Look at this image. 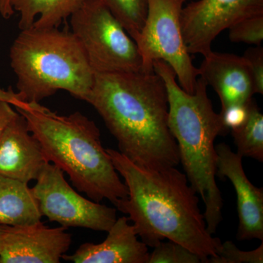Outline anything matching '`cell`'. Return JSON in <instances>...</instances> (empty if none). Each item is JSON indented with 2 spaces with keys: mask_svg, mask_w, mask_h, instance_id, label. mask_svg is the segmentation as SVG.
<instances>
[{
  "mask_svg": "<svg viewBox=\"0 0 263 263\" xmlns=\"http://www.w3.org/2000/svg\"><path fill=\"white\" fill-rule=\"evenodd\" d=\"M86 102L117 140L118 151L133 163L149 170L179 165L167 89L155 71L96 72Z\"/></svg>",
  "mask_w": 263,
  "mask_h": 263,
  "instance_id": "6da1fadb",
  "label": "cell"
},
{
  "mask_svg": "<svg viewBox=\"0 0 263 263\" xmlns=\"http://www.w3.org/2000/svg\"><path fill=\"white\" fill-rule=\"evenodd\" d=\"M114 167L124 179L128 196L116 204L127 214L137 234L148 247L173 240L201 257H214L221 241L207 229L199 197L186 174L177 167L143 168L119 151L107 148Z\"/></svg>",
  "mask_w": 263,
  "mask_h": 263,
  "instance_id": "7a4b0ae2",
  "label": "cell"
},
{
  "mask_svg": "<svg viewBox=\"0 0 263 263\" xmlns=\"http://www.w3.org/2000/svg\"><path fill=\"white\" fill-rule=\"evenodd\" d=\"M27 122L29 131L42 148L48 162L68 175L78 191L93 201L108 200L115 206L128 196L101 141L100 131L81 112L60 115L39 103L15 108Z\"/></svg>",
  "mask_w": 263,
  "mask_h": 263,
  "instance_id": "3957f363",
  "label": "cell"
},
{
  "mask_svg": "<svg viewBox=\"0 0 263 263\" xmlns=\"http://www.w3.org/2000/svg\"><path fill=\"white\" fill-rule=\"evenodd\" d=\"M154 71L163 79L168 95V125L177 143L180 162L190 185L201 197L207 229L216 233L222 219L223 200L216 181V138L228 130L220 114L213 108L207 92L208 85L197 79L193 94L180 86L172 67L158 60Z\"/></svg>",
  "mask_w": 263,
  "mask_h": 263,
  "instance_id": "277c9868",
  "label": "cell"
},
{
  "mask_svg": "<svg viewBox=\"0 0 263 263\" xmlns=\"http://www.w3.org/2000/svg\"><path fill=\"white\" fill-rule=\"evenodd\" d=\"M18 94L39 103L60 90L86 101L95 80L87 57L72 32L54 28L21 30L10 50Z\"/></svg>",
  "mask_w": 263,
  "mask_h": 263,
  "instance_id": "5b68a950",
  "label": "cell"
},
{
  "mask_svg": "<svg viewBox=\"0 0 263 263\" xmlns=\"http://www.w3.org/2000/svg\"><path fill=\"white\" fill-rule=\"evenodd\" d=\"M70 18L95 73L142 70L136 42L100 0H87Z\"/></svg>",
  "mask_w": 263,
  "mask_h": 263,
  "instance_id": "8992f818",
  "label": "cell"
},
{
  "mask_svg": "<svg viewBox=\"0 0 263 263\" xmlns=\"http://www.w3.org/2000/svg\"><path fill=\"white\" fill-rule=\"evenodd\" d=\"M193 0H147L148 10L141 32L135 40L142 60V71L152 72L156 61L172 67L181 88L195 92L199 70L183 41L181 15L184 4Z\"/></svg>",
  "mask_w": 263,
  "mask_h": 263,
  "instance_id": "52a82bcc",
  "label": "cell"
},
{
  "mask_svg": "<svg viewBox=\"0 0 263 263\" xmlns=\"http://www.w3.org/2000/svg\"><path fill=\"white\" fill-rule=\"evenodd\" d=\"M32 190L41 215L65 228L108 232L117 220L116 208L83 197L51 162L45 164Z\"/></svg>",
  "mask_w": 263,
  "mask_h": 263,
  "instance_id": "ba28073f",
  "label": "cell"
},
{
  "mask_svg": "<svg viewBox=\"0 0 263 263\" xmlns=\"http://www.w3.org/2000/svg\"><path fill=\"white\" fill-rule=\"evenodd\" d=\"M263 14V0H197L183 7V41L190 54L205 56L216 37L233 24Z\"/></svg>",
  "mask_w": 263,
  "mask_h": 263,
  "instance_id": "9c48e42d",
  "label": "cell"
},
{
  "mask_svg": "<svg viewBox=\"0 0 263 263\" xmlns=\"http://www.w3.org/2000/svg\"><path fill=\"white\" fill-rule=\"evenodd\" d=\"M65 227L49 228L42 221L22 226H3L0 263H59L72 243Z\"/></svg>",
  "mask_w": 263,
  "mask_h": 263,
  "instance_id": "30bf717a",
  "label": "cell"
},
{
  "mask_svg": "<svg viewBox=\"0 0 263 263\" xmlns=\"http://www.w3.org/2000/svg\"><path fill=\"white\" fill-rule=\"evenodd\" d=\"M216 174L219 179H229L237 196L238 224L236 238L240 240H263V189L249 181L243 170L241 156L221 143L215 146Z\"/></svg>",
  "mask_w": 263,
  "mask_h": 263,
  "instance_id": "8fae6325",
  "label": "cell"
},
{
  "mask_svg": "<svg viewBox=\"0 0 263 263\" xmlns=\"http://www.w3.org/2000/svg\"><path fill=\"white\" fill-rule=\"evenodd\" d=\"M47 162L41 144L18 112L0 138V175L29 184L37 180Z\"/></svg>",
  "mask_w": 263,
  "mask_h": 263,
  "instance_id": "7c38bea8",
  "label": "cell"
},
{
  "mask_svg": "<svg viewBox=\"0 0 263 263\" xmlns=\"http://www.w3.org/2000/svg\"><path fill=\"white\" fill-rule=\"evenodd\" d=\"M199 67L201 77L220 99L221 110L233 105L248 104L254 93L253 81L245 57L211 51Z\"/></svg>",
  "mask_w": 263,
  "mask_h": 263,
  "instance_id": "4fadbf2b",
  "label": "cell"
},
{
  "mask_svg": "<svg viewBox=\"0 0 263 263\" xmlns=\"http://www.w3.org/2000/svg\"><path fill=\"white\" fill-rule=\"evenodd\" d=\"M127 216L117 219L100 243H84L62 259L74 263H148V247L138 239Z\"/></svg>",
  "mask_w": 263,
  "mask_h": 263,
  "instance_id": "5bb4252c",
  "label": "cell"
},
{
  "mask_svg": "<svg viewBox=\"0 0 263 263\" xmlns=\"http://www.w3.org/2000/svg\"><path fill=\"white\" fill-rule=\"evenodd\" d=\"M42 217L28 183L0 175V224L28 226L39 222Z\"/></svg>",
  "mask_w": 263,
  "mask_h": 263,
  "instance_id": "9a60e30c",
  "label": "cell"
},
{
  "mask_svg": "<svg viewBox=\"0 0 263 263\" xmlns=\"http://www.w3.org/2000/svg\"><path fill=\"white\" fill-rule=\"evenodd\" d=\"M87 0H10L14 11L18 12V27L24 30L54 28L75 13Z\"/></svg>",
  "mask_w": 263,
  "mask_h": 263,
  "instance_id": "2e32d148",
  "label": "cell"
},
{
  "mask_svg": "<svg viewBox=\"0 0 263 263\" xmlns=\"http://www.w3.org/2000/svg\"><path fill=\"white\" fill-rule=\"evenodd\" d=\"M237 153L242 157L263 161V115L253 100L249 104L248 117L240 127L231 129Z\"/></svg>",
  "mask_w": 263,
  "mask_h": 263,
  "instance_id": "e0dca14e",
  "label": "cell"
},
{
  "mask_svg": "<svg viewBox=\"0 0 263 263\" xmlns=\"http://www.w3.org/2000/svg\"><path fill=\"white\" fill-rule=\"evenodd\" d=\"M120 22L133 41L145 23L148 10L147 0H100Z\"/></svg>",
  "mask_w": 263,
  "mask_h": 263,
  "instance_id": "ac0fdd59",
  "label": "cell"
},
{
  "mask_svg": "<svg viewBox=\"0 0 263 263\" xmlns=\"http://www.w3.org/2000/svg\"><path fill=\"white\" fill-rule=\"evenodd\" d=\"M149 253L148 263H200L201 257L173 240L161 241Z\"/></svg>",
  "mask_w": 263,
  "mask_h": 263,
  "instance_id": "d6986e66",
  "label": "cell"
},
{
  "mask_svg": "<svg viewBox=\"0 0 263 263\" xmlns=\"http://www.w3.org/2000/svg\"><path fill=\"white\" fill-rule=\"evenodd\" d=\"M229 39L233 43L260 46L263 40V14L243 19L232 25Z\"/></svg>",
  "mask_w": 263,
  "mask_h": 263,
  "instance_id": "ffe728a7",
  "label": "cell"
},
{
  "mask_svg": "<svg viewBox=\"0 0 263 263\" xmlns=\"http://www.w3.org/2000/svg\"><path fill=\"white\" fill-rule=\"evenodd\" d=\"M211 263H262L263 243L252 251L240 250L233 242H221L220 248L214 257L208 259Z\"/></svg>",
  "mask_w": 263,
  "mask_h": 263,
  "instance_id": "44dd1931",
  "label": "cell"
},
{
  "mask_svg": "<svg viewBox=\"0 0 263 263\" xmlns=\"http://www.w3.org/2000/svg\"><path fill=\"white\" fill-rule=\"evenodd\" d=\"M245 57L248 62L252 81H253L254 93L263 94V48L260 46L251 48L245 52Z\"/></svg>",
  "mask_w": 263,
  "mask_h": 263,
  "instance_id": "7402d4cb",
  "label": "cell"
},
{
  "mask_svg": "<svg viewBox=\"0 0 263 263\" xmlns=\"http://www.w3.org/2000/svg\"><path fill=\"white\" fill-rule=\"evenodd\" d=\"M250 103L230 105L221 110L219 114L227 130L240 127L246 122L249 115Z\"/></svg>",
  "mask_w": 263,
  "mask_h": 263,
  "instance_id": "603a6c76",
  "label": "cell"
},
{
  "mask_svg": "<svg viewBox=\"0 0 263 263\" xmlns=\"http://www.w3.org/2000/svg\"><path fill=\"white\" fill-rule=\"evenodd\" d=\"M17 114L18 111L13 108V105L6 102L0 101V138L8 124Z\"/></svg>",
  "mask_w": 263,
  "mask_h": 263,
  "instance_id": "cb8c5ba5",
  "label": "cell"
},
{
  "mask_svg": "<svg viewBox=\"0 0 263 263\" xmlns=\"http://www.w3.org/2000/svg\"><path fill=\"white\" fill-rule=\"evenodd\" d=\"M0 101L6 102L13 105L15 108H24L29 105V103H26L22 100L18 93L15 92L11 89L5 91L1 88H0Z\"/></svg>",
  "mask_w": 263,
  "mask_h": 263,
  "instance_id": "d4e9b609",
  "label": "cell"
},
{
  "mask_svg": "<svg viewBox=\"0 0 263 263\" xmlns=\"http://www.w3.org/2000/svg\"><path fill=\"white\" fill-rule=\"evenodd\" d=\"M14 13V10L10 4V0H0V14L3 18L9 19Z\"/></svg>",
  "mask_w": 263,
  "mask_h": 263,
  "instance_id": "484cf974",
  "label": "cell"
},
{
  "mask_svg": "<svg viewBox=\"0 0 263 263\" xmlns=\"http://www.w3.org/2000/svg\"><path fill=\"white\" fill-rule=\"evenodd\" d=\"M3 224H0V233H1L2 230H3Z\"/></svg>",
  "mask_w": 263,
  "mask_h": 263,
  "instance_id": "4316f807",
  "label": "cell"
}]
</instances>
